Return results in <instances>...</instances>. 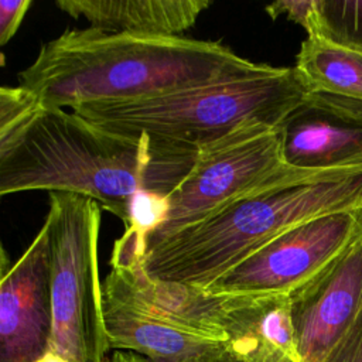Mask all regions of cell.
Segmentation results:
<instances>
[{
	"mask_svg": "<svg viewBox=\"0 0 362 362\" xmlns=\"http://www.w3.org/2000/svg\"><path fill=\"white\" fill-rule=\"evenodd\" d=\"M294 68L310 92L362 100V51L322 37H307Z\"/></svg>",
	"mask_w": 362,
	"mask_h": 362,
	"instance_id": "14",
	"label": "cell"
},
{
	"mask_svg": "<svg viewBox=\"0 0 362 362\" xmlns=\"http://www.w3.org/2000/svg\"><path fill=\"white\" fill-rule=\"evenodd\" d=\"M284 161L304 170L362 167V100L310 92L280 126Z\"/></svg>",
	"mask_w": 362,
	"mask_h": 362,
	"instance_id": "11",
	"label": "cell"
},
{
	"mask_svg": "<svg viewBox=\"0 0 362 362\" xmlns=\"http://www.w3.org/2000/svg\"><path fill=\"white\" fill-rule=\"evenodd\" d=\"M100 205L83 195L49 192L52 335L49 352L71 362H106L98 245Z\"/></svg>",
	"mask_w": 362,
	"mask_h": 362,
	"instance_id": "7",
	"label": "cell"
},
{
	"mask_svg": "<svg viewBox=\"0 0 362 362\" xmlns=\"http://www.w3.org/2000/svg\"><path fill=\"white\" fill-rule=\"evenodd\" d=\"M305 33L362 51V0H314Z\"/></svg>",
	"mask_w": 362,
	"mask_h": 362,
	"instance_id": "15",
	"label": "cell"
},
{
	"mask_svg": "<svg viewBox=\"0 0 362 362\" xmlns=\"http://www.w3.org/2000/svg\"><path fill=\"white\" fill-rule=\"evenodd\" d=\"M341 171L291 167L283 157L280 127L243 126L198 148L191 171L167 198L163 223L146 236L144 255L242 198Z\"/></svg>",
	"mask_w": 362,
	"mask_h": 362,
	"instance_id": "6",
	"label": "cell"
},
{
	"mask_svg": "<svg viewBox=\"0 0 362 362\" xmlns=\"http://www.w3.org/2000/svg\"><path fill=\"white\" fill-rule=\"evenodd\" d=\"M322 362H362V314Z\"/></svg>",
	"mask_w": 362,
	"mask_h": 362,
	"instance_id": "17",
	"label": "cell"
},
{
	"mask_svg": "<svg viewBox=\"0 0 362 362\" xmlns=\"http://www.w3.org/2000/svg\"><path fill=\"white\" fill-rule=\"evenodd\" d=\"M218 41L69 28L41 45L18 85L42 106L69 107L151 98L264 72Z\"/></svg>",
	"mask_w": 362,
	"mask_h": 362,
	"instance_id": "2",
	"label": "cell"
},
{
	"mask_svg": "<svg viewBox=\"0 0 362 362\" xmlns=\"http://www.w3.org/2000/svg\"><path fill=\"white\" fill-rule=\"evenodd\" d=\"M223 303L222 294L151 279L137 242L126 232L116 240L102 283L110 349L150 362H188L228 349Z\"/></svg>",
	"mask_w": 362,
	"mask_h": 362,
	"instance_id": "5",
	"label": "cell"
},
{
	"mask_svg": "<svg viewBox=\"0 0 362 362\" xmlns=\"http://www.w3.org/2000/svg\"><path fill=\"white\" fill-rule=\"evenodd\" d=\"M197 156L191 144L110 133L72 110L38 102L0 132V195L38 189L83 195L127 226L133 197L143 191L168 197Z\"/></svg>",
	"mask_w": 362,
	"mask_h": 362,
	"instance_id": "1",
	"label": "cell"
},
{
	"mask_svg": "<svg viewBox=\"0 0 362 362\" xmlns=\"http://www.w3.org/2000/svg\"><path fill=\"white\" fill-rule=\"evenodd\" d=\"M308 93L294 66H270L151 98L81 105L72 112L110 133L147 134L199 148L247 124L280 127Z\"/></svg>",
	"mask_w": 362,
	"mask_h": 362,
	"instance_id": "4",
	"label": "cell"
},
{
	"mask_svg": "<svg viewBox=\"0 0 362 362\" xmlns=\"http://www.w3.org/2000/svg\"><path fill=\"white\" fill-rule=\"evenodd\" d=\"M300 362H322L362 314V235L290 294Z\"/></svg>",
	"mask_w": 362,
	"mask_h": 362,
	"instance_id": "10",
	"label": "cell"
},
{
	"mask_svg": "<svg viewBox=\"0 0 362 362\" xmlns=\"http://www.w3.org/2000/svg\"><path fill=\"white\" fill-rule=\"evenodd\" d=\"M222 296L228 351L243 362H300L290 296Z\"/></svg>",
	"mask_w": 362,
	"mask_h": 362,
	"instance_id": "12",
	"label": "cell"
},
{
	"mask_svg": "<svg viewBox=\"0 0 362 362\" xmlns=\"http://www.w3.org/2000/svg\"><path fill=\"white\" fill-rule=\"evenodd\" d=\"M106 362H150V361L130 351H113V354L107 356Z\"/></svg>",
	"mask_w": 362,
	"mask_h": 362,
	"instance_id": "19",
	"label": "cell"
},
{
	"mask_svg": "<svg viewBox=\"0 0 362 362\" xmlns=\"http://www.w3.org/2000/svg\"><path fill=\"white\" fill-rule=\"evenodd\" d=\"M284 362H296V361H291V359H287V361H284Z\"/></svg>",
	"mask_w": 362,
	"mask_h": 362,
	"instance_id": "21",
	"label": "cell"
},
{
	"mask_svg": "<svg viewBox=\"0 0 362 362\" xmlns=\"http://www.w3.org/2000/svg\"><path fill=\"white\" fill-rule=\"evenodd\" d=\"M359 212L320 216L280 233L205 290L228 296H290L362 235Z\"/></svg>",
	"mask_w": 362,
	"mask_h": 362,
	"instance_id": "8",
	"label": "cell"
},
{
	"mask_svg": "<svg viewBox=\"0 0 362 362\" xmlns=\"http://www.w3.org/2000/svg\"><path fill=\"white\" fill-rule=\"evenodd\" d=\"M52 335L49 232L44 222L0 281V362H37Z\"/></svg>",
	"mask_w": 362,
	"mask_h": 362,
	"instance_id": "9",
	"label": "cell"
},
{
	"mask_svg": "<svg viewBox=\"0 0 362 362\" xmlns=\"http://www.w3.org/2000/svg\"><path fill=\"white\" fill-rule=\"evenodd\" d=\"M31 4V0L0 1V45H6L14 37Z\"/></svg>",
	"mask_w": 362,
	"mask_h": 362,
	"instance_id": "16",
	"label": "cell"
},
{
	"mask_svg": "<svg viewBox=\"0 0 362 362\" xmlns=\"http://www.w3.org/2000/svg\"><path fill=\"white\" fill-rule=\"evenodd\" d=\"M37 362H71V361H68V359H65V358H62V356H59L54 352H48L45 356H42Z\"/></svg>",
	"mask_w": 362,
	"mask_h": 362,
	"instance_id": "20",
	"label": "cell"
},
{
	"mask_svg": "<svg viewBox=\"0 0 362 362\" xmlns=\"http://www.w3.org/2000/svg\"><path fill=\"white\" fill-rule=\"evenodd\" d=\"M362 209V167L242 198L146 252L154 280L205 290L280 233L311 219Z\"/></svg>",
	"mask_w": 362,
	"mask_h": 362,
	"instance_id": "3",
	"label": "cell"
},
{
	"mask_svg": "<svg viewBox=\"0 0 362 362\" xmlns=\"http://www.w3.org/2000/svg\"><path fill=\"white\" fill-rule=\"evenodd\" d=\"M188 362H243V361H240L230 351L223 349V351H216V352H211V354L198 356V358L191 359Z\"/></svg>",
	"mask_w": 362,
	"mask_h": 362,
	"instance_id": "18",
	"label": "cell"
},
{
	"mask_svg": "<svg viewBox=\"0 0 362 362\" xmlns=\"http://www.w3.org/2000/svg\"><path fill=\"white\" fill-rule=\"evenodd\" d=\"M66 14L112 33L181 35L195 24L211 0H58Z\"/></svg>",
	"mask_w": 362,
	"mask_h": 362,
	"instance_id": "13",
	"label": "cell"
},
{
	"mask_svg": "<svg viewBox=\"0 0 362 362\" xmlns=\"http://www.w3.org/2000/svg\"><path fill=\"white\" fill-rule=\"evenodd\" d=\"M359 214H361V221H362V209H361V212H359Z\"/></svg>",
	"mask_w": 362,
	"mask_h": 362,
	"instance_id": "22",
	"label": "cell"
}]
</instances>
